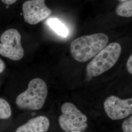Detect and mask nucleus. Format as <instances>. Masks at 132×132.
Masks as SVG:
<instances>
[{
    "instance_id": "f257e3e1",
    "label": "nucleus",
    "mask_w": 132,
    "mask_h": 132,
    "mask_svg": "<svg viewBox=\"0 0 132 132\" xmlns=\"http://www.w3.org/2000/svg\"><path fill=\"white\" fill-rule=\"evenodd\" d=\"M108 42V36L105 33L81 36L71 43V55L76 61L85 62L96 55L107 46Z\"/></svg>"
},
{
    "instance_id": "f03ea898",
    "label": "nucleus",
    "mask_w": 132,
    "mask_h": 132,
    "mask_svg": "<svg viewBox=\"0 0 132 132\" xmlns=\"http://www.w3.org/2000/svg\"><path fill=\"white\" fill-rule=\"evenodd\" d=\"M47 93L45 82L41 78H34L29 82L27 89L18 95L16 104L21 109L39 110L45 104Z\"/></svg>"
},
{
    "instance_id": "7ed1b4c3",
    "label": "nucleus",
    "mask_w": 132,
    "mask_h": 132,
    "mask_svg": "<svg viewBox=\"0 0 132 132\" xmlns=\"http://www.w3.org/2000/svg\"><path fill=\"white\" fill-rule=\"evenodd\" d=\"M121 51V46L118 43H112L106 46L87 66L88 76H98L111 69L118 61Z\"/></svg>"
},
{
    "instance_id": "20e7f679",
    "label": "nucleus",
    "mask_w": 132,
    "mask_h": 132,
    "mask_svg": "<svg viewBox=\"0 0 132 132\" xmlns=\"http://www.w3.org/2000/svg\"><path fill=\"white\" fill-rule=\"evenodd\" d=\"M62 114L58 121L65 132H84L88 128V118L76 106L70 102L62 105Z\"/></svg>"
},
{
    "instance_id": "39448f33",
    "label": "nucleus",
    "mask_w": 132,
    "mask_h": 132,
    "mask_svg": "<svg viewBox=\"0 0 132 132\" xmlns=\"http://www.w3.org/2000/svg\"><path fill=\"white\" fill-rule=\"evenodd\" d=\"M21 40V35L18 30L11 28L6 30L0 38V54L14 61L21 59L24 51Z\"/></svg>"
},
{
    "instance_id": "423d86ee",
    "label": "nucleus",
    "mask_w": 132,
    "mask_h": 132,
    "mask_svg": "<svg viewBox=\"0 0 132 132\" xmlns=\"http://www.w3.org/2000/svg\"><path fill=\"white\" fill-rule=\"evenodd\" d=\"M104 108L109 118L113 120L122 119L132 113V98L121 99L111 95L105 99Z\"/></svg>"
},
{
    "instance_id": "0eeeda50",
    "label": "nucleus",
    "mask_w": 132,
    "mask_h": 132,
    "mask_svg": "<svg viewBox=\"0 0 132 132\" xmlns=\"http://www.w3.org/2000/svg\"><path fill=\"white\" fill-rule=\"evenodd\" d=\"M24 21L30 24H36L47 19L52 11L45 4V0H28L22 6Z\"/></svg>"
},
{
    "instance_id": "6e6552de",
    "label": "nucleus",
    "mask_w": 132,
    "mask_h": 132,
    "mask_svg": "<svg viewBox=\"0 0 132 132\" xmlns=\"http://www.w3.org/2000/svg\"><path fill=\"white\" fill-rule=\"evenodd\" d=\"M50 125L47 118L40 116L29 119L18 128L15 132H47Z\"/></svg>"
},
{
    "instance_id": "1a4fd4ad",
    "label": "nucleus",
    "mask_w": 132,
    "mask_h": 132,
    "mask_svg": "<svg viewBox=\"0 0 132 132\" xmlns=\"http://www.w3.org/2000/svg\"><path fill=\"white\" fill-rule=\"evenodd\" d=\"M47 24L58 35L64 37L67 36L69 33L68 29L58 19L51 18L47 20Z\"/></svg>"
},
{
    "instance_id": "9d476101",
    "label": "nucleus",
    "mask_w": 132,
    "mask_h": 132,
    "mask_svg": "<svg viewBox=\"0 0 132 132\" xmlns=\"http://www.w3.org/2000/svg\"><path fill=\"white\" fill-rule=\"evenodd\" d=\"M116 13L118 16L124 17L132 16V0L121 2L116 8Z\"/></svg>"
},
{
    "instance_id": "9b49d317",
    "label": "nucleus",
    "mask_w": 132,
    "mask_h": 132,
    "mask_svg": "<svg viewBox=\"0 0 132 132\" xmlns=\"http://www.w3.org/2000/svg\"><path fill=\"white\" fill-rule=\"evenodd\" d=\"M11 114V109L9 102L5 99L0 98V119H9Z\"/></svg>"
},
{
    "instance_id": "f8f14e48",
    "label": "nucleus",
    "mask_w": 132,
    "mask_h": 132,
    "mask_svg": "<svg viewBox=\"0 0 132 132\" xmlns=\"http://www.w3.org/2000/svg\"><path fill=\"white\" fill-rule=\"evenodd\" d=\"M123 132H132V116L124 120L122 124Z\"/></svg>"
},
{
    "instance_id": "ddd939ff",
    "label": "nucleus",
    "mask_w": 132,
    "mask_h": 132,
    "mask_svg": "<svg viewBox=\"0 0 132 132\" xmlns=\"http://www.w3.org/2000/svg\"><path fill=\"white\" fill-rule=\"evenodd\" d=\"M127 69L128 72L131 74H132V55H131L128 59L127 63Z\"/></svg>"
},
{
    "instance_id": "4468645a",
    "label": "nucleus",
    "mask_w": 132,
    "mask_h": 132,
    "mask_svg": "<svg viewBox=\"0 0 132 132\" xmlns=\"http://www.w3.org/2000/svg\"><path fill=\"white\" fill-rule=\"evenodd\" d=\"M5 63L0 58V73L5 71Z\"/></svg>"
},
{
    "instance_id": "2eb2a0df",
    "label": "nucleus",
    "mask_w": 132,
    "mask_h": 132,
    "mask_svg": "<svg viewBox=\"0 0 132 132\" xmlns=\"http://www.w3.org/2000/svg\"><path fill=\"white\" fill-rule=\"evenodd\" d=\"M3 3H4L6 5H12L16 3L17 0H1Z\"/></svg>"
},
{
    "instance_id": "dca6fc26",
    "label": "nucleus",
    "mask_w": 132,
    "mask_h": 132,
    "mask_svg": "<svg viewBox=\"0 0 132 132\" xmlns=\"http://www.w3.org/2000/svg\"><path fill=\"white\" fill-rule=\"evenodd\" d=\"M119 2H125V1H127V0H118Z\"/></svg>"
},
{
    "instance_id": "f3484780",
    "label": "nucleus",
    "mask_w": 132,
    "mask_h": 132,
    "mask_svg": "<svg viewBox=\"0 0 132 132\" xmlns=\"http://www.w3.org/2000/svg\"><path fill=\"white\" fill-rule=\"evenodd\" d=\"M75 132V131H72V132Z\"/></svg>"
}]
</instances>
